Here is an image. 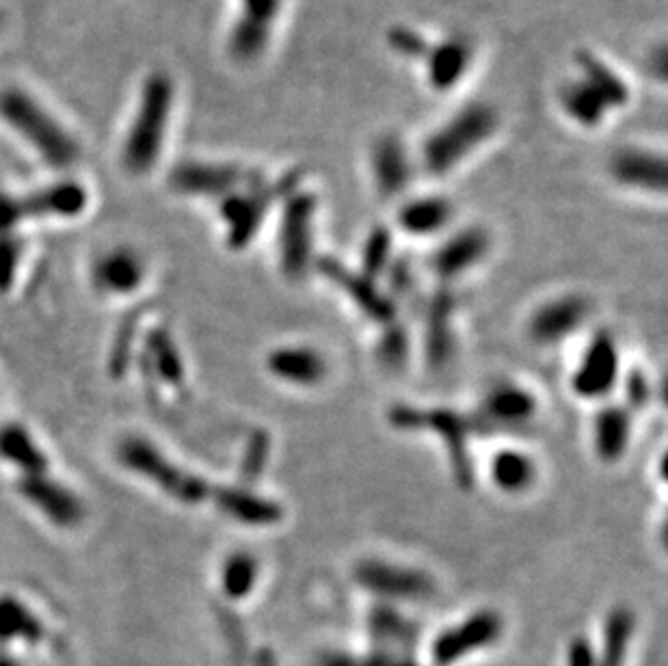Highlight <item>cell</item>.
<instances>
[{
    "label": "cell",
    "instance_id": "cell-1",
    "mask_svg": "<svg viewBox=\"0 0 668 666\" xmlns=\"http://www.w3.org/2000/svg\"><path fill=\"white\" fill-rule=\"evenodd\" d=\"M502 111L487 98L465 100L413 143L420 176L444 180L463 169L498 139Z\"/></svg>",
    "mask_w": 668,
    "mask_h": 666
},
{
    "label": "cell",
    "instance_id": "cell-2",
    "mask_svg": "<svg viewBox=\"0 0 668 666\" xmlns=\"http://www.w3.org/2000/svg\"><path fill=\"white\" fill-rule=\"evenodd\" d=\"M320 212V195L305 184V171L279 199L277 215V264L290 282L301 279L316 264V221Z\"/></svg>",
    "mask_w": 668,
    "mask_h": 666
},
{
    "label": "cell",
    "instance_id": "cell-3",
    "mask_svg": "<svg viewBox=\"0 0 668 666\" xmlns=\"http://www.w3.org/2000/svg\"><path fill=\"white\" fill-rule=\"evenodd\" d=\"M301 173V169H288L282 176H273L260 167L249 182L219 199L217 206L227 245L234 251H243L256 241L266 219L275 215L279 199L299 180Z\"/></svg>",
    "mask_w": 668,
    "mask_h": 666
},
{
    "label": "cell",
    "instance_id": "cell-4",
    "mask_svg": "<svg viewBox=\"0 0 668 666\" xmlns=\"http://www.w3.org/2000/svg\"><path fill=\"white\" fill-rule=\"evenodd\" d=\"M236 16L225 33V55L238 68H256L271 55L288 0H236Z\"/></svg>",
    "mask_w": 668,
    "mask_h": 666
},
{
    "label": "cell",
    "instance_id": "cell-5",
    "mask_svg": "<svg viewBox=\"0 0 668 666\" xmlns=\"http://www.w3.org/2000/svg\"><path fill=\"white\" fill-rule=\"evenodd\" d=\"M387 420L398 431H429L442 437L446 444L450 468L457 476L459 485H472V459L467 439L476 433L472 416H463L457 409L450 407H413V405H396L387 414Z\"/></svg>",
    "mask_w": 668,
    "mask_h": 666
},
{
    "label": "cell",
    "instance_id": "cell-6",
    "mask_svg": "<svg viewBox=\"0 0 668 666\" xmlns=\"http://www.w3.org/2000/svg\"><path fill=\"white\" fill-rule=\"evenodd\" d=\"M366 173L374 193L383 202H400L413 193L420 178L416 150L403 132L385 128L374 132L366 145Z\"/></svg>",
    "mask_w": 668,
    "mask_h": 666
},
{
    "label": "cell",
    "instance_id": "cell-7",
    "mask_svg": "<svg viewBox=\"0 0 668 666\" xmlns=\"http://www.w3.org/2000/svg\"><path fill=\"white\" fill-rule=\"evenodd\" d=\"M173 100H176V89H173L171 78L165 74L152 76L145 85L139 115L126 141L124 161L128 169L143 173L158 161L167 137Z\"/></svg>",
    "mask_w": 668,
    "mask_h": 666
},
{
    "label": "cell",
    "instance_id": "cell-8",
    "mask_svg": "<svg viewBox=\"0 0 668 666\" xmlns=\"http://www.w3.org/2000/svg\"><path fill=\"white\" fill-rule=\"evenodd\" d=\"M0 115L9 126L16 128L50 165L68 167L78 156L76 143L68 137L55 119L24 91L7 89L0 96Z\"/></svg>",
    "mask_w": 668,
    "mask_h": 666
},
{
    "label": "cell",
    "instance_id": "cell-9",
    "mask_svg": "<svg viewBox=\"0 0 668 666\" xmlns=\"http://www.w3.org/2000/svg\"><path fill=\"white\" fill-rule=\"evenodd\" d=\"M478 65V42L467 31H448L433 37L429 52L420 63L424 87L435 96L457 93Z\"/></svg>",
    "mask_w": 668,
    "mask_h": 666
},
{
    "label": "cell",
    "instance_id": "cell-10",
    "mask_svg": "<svg viewBox=\"0 0 668 666\" xmlns=\"http://www.w3.org/2000/svg\"><path fill=\"white\" fill-rule=\"evenodd\" d=\"M606 176L623 191L662 199L668 189L666 152L653 143H621L606 158Z\"/></svg>",
    "mask_w": 668,
    "mask_h": 666
},
{
    "label": "cell",
    "instance_id": "cell-11",
    "mask_svg": "<svg viewBox=\"0 0 668 666\" xmlns=\"http://www.w3.org/2000/svg\"><path fill=\"white\" fill-rule=\"evenodd\" d=\"M353 580L387 602H424L435 593V582L426 571L379 556L362 558L353 569Z\"/></svg>",
    "mask_w": 668,
    "mask_h": 666
},
{
    "label": "cell",
    "instance_id": "cell-12",
    "mask_svg": "<svg viewBox=\"0 0 668 666\" xmlns=\"http://www.w3.org/2000/svg\"><path fill=\"white\" fill-rule=\"evenodd\" d=\"M119 457H122L128 468L148 476L160 489H165V494L173 496L180 502L197 504L215 494L202 478L180 470L178 465H173L169 459H165L152 444L143 442L141 437H130L126 444H122V448H119Z\"/></svg>",
    "mask_w": 668,
    "mask_h": 666
},
{
    "label": "cell",
    "instance_id": "cell-13",
    "mask_svg": "<svg viewBox=\"0 0 668 666\" xmlns=\"http://www.w3.org/2000/svg\"><path fill=\"white\" fill-rule=\"evenodd\" d=\"M621 351L610 331L601 329L586 344L571 375V390L582 401H604L621 383Z\"/></svg>",
    "mask_w": 668,
    "mask_h": 666
},
{
    "label": "cell",
    "instance_id": "cell-14",
    "mask_svg": "<svg viewBox=\"0 0 668 666\" xmlns=\"http://www.w3.org/2000/svg\"><path fill=\"white\" fill-rule=\"evenodd\" d=\"M493 247L491 232L480 223H467L463 228H452L433 249L429 258L431 273L444 284L470 275L487 260Z\"/></svg>",
    "mask_w": 668,
    "mask_h": 666
},
{
    "label": "cell",
    "instance_id": "cell-15",
    "mask_svg": "<svg viewBox=\"0 0 668 666\" xmlns=\"http://www.w3.org/2000/svg\"><path fill=\"white\" fill-rule=\"evenodd\" d=\"M539 411V401L519 383H498L483 396L472 416L476 433H513L528 426Z\"/></svg>",
    "mask_w": 668,
    "mask_h": 666
},
{
    "label": "cell",
    "instance_id": "cell-16",
    "mask_svg": "<svg viewBox=\"0 0 668 666\" xmlns=\"http://www.w3.org/2000/svg\"><path fill=\"white\" fill-rule=\"evenodd\" d=\"M260 167L240 161H184L171 176L173 189L219 202L253 178Z\"/></svg>",
    "mask_w": 668,
    "mask_h": 666
},
{
    "label": "cell",
    "instance_id": "cell-17",
    "mask_svg": "<svg viewBox=\"0 0 668 666\" xmlns=\"http://www.w3.org/2000/svg\"><path fill=\"white\" fill-rule=\"evenodd\" d=\"M314 269L325 275L329 282L344 292L355 308L362 312L368 321L379 325H390L396 321V303L377 286L374 279L366 277L362 271H353L344 262L318 256Z\"/></svg>",
    "mask_w": 668,
    "mask_h": 666
},
{
    "label": "cell",
    "instance_id": "cell-18",
    "mask_svg": "<svg viewBox=\"0 0 668 666\" xmlns=\"http://www.w3.org/2000/svg\"><path fill=\"white\" fill-rule=\"evenodd\" d=\"M457 219V204L444 193H409L396 202L394 228L416 241L442 238Z\"/></svg>",
    "mask_w": 668,
    "mask_h": 666
},
{
    "label": "cell",
    "instance_id": "cell-19",
    "mask_svg": "<svg viewBox=\"0 0 668 666\" xmlns=\"http://www.w3.org/2000/svg\"><path fill=\"white\" fill-rule=\"evenodd\" d=\"M591 301L582 295H560L541 303L528 318V338L537 346H556L586 325Z\"/></svg>",
    "mask_w": 668,
    "mask_h": 666
},
{
    "label": "cell",
    "instance_id": "cell-20",
    "mask_svg": "<svg viewBox=\"0 0 668 666\" xmlns=\"http://www.w3.org/2000/svg\"><path fill=\"white\" fill-rule=\"evenodd\" d=\"M554 104L565 122L582 132H597L614 117L604 96L576 72L565 76L554 89Z\"/></svg>",
    "mask_w": 668,
    "mask_h": 666
},
{
    "label": "cell",
    "instance_id": "cell-21",
    "mask_svg": "<svg viewBox=\"0 0 668 666\" xmlns=\"http://www.w3.org/2000/svg\"><path fill=\"white\" fill-rule=\"evenodd\" d=\"M266 372L290 388H318L329 377V359L310 344H282L266 355Z\"/></svg>",
    "mask_w": 668,
    "mask_h": 666
},
{
    "label": "cell",
    "instance_id": "cell-22",
    "mask_svg": "<svg viewBox=\"0 0 668 666\" xmlns=\"http://www.w3.org/2000/svg\"><path fill=\"white\" fill-rule=\"evenodd\" d=\"M573 72L580 74L584 81H589L604 100L610 104L614 115L627 111L634 102V87L617 65L601 55L591 46H578L571 55Z\"/></svg>",
    "mask_w": 668,
    "mask_h": 666
},
{
    "label": "cell",
    "instance_id": "cell-23",
    "mask_svg": "<svg viewBox=\"0 0 668 666\" xmlns=\"http://www.w3.org/2000/svg\"><path fill=\"white\" fill-rule=\"evenodd\" d=\"M502 634V621L491 610H480L476 615L467 617L463 623L454 625L437 636L433 645V656L439 664H450L476 649H483L498 641Z\"/></svg>",
    "mask_w": 668,
    "mask_h": 666
},
{
    "label": "cell",
    "instance_id": "cell-24",
    "mask_svg": "<svg viewBox=\"0 0 668 666\" xmlns=\"http://www.w3.org/2000/svg\"><path fill=\"white\" fill-rule=\"evenodd\" d=\"M634 433V416L623 403L619 405H604L601 407L591 426V442L595 457L601 463L614 465L619 463L632 444Z\"/></svg>",
    "mask_w": 668,
    "mask_h": 666
},
{
    "label": "cell",
    "instance_id": "cell-25",
    "mask_svg": "<svg viewBox=\"0 0 668 666\" xmlns=\"http://www.w3.org/2000/svg\"><path fill=\"white\" fill-rule=\"evenodd\" d=\"M212 496L227 517L249 528H269L284 519L282 504L249 491L247 487H221L215 489Z\"/></svg>",
    "mask_w": 668,
    "mask_h": 666
},
{
    "label": "cell",
    "instance_id": "cell-26",
    "mask_svg": "<svg viewBox=\"0 0 668 666\" xmlns=\"http://www.w3.org/2000/svg\"><path fill=\"white\" fill-rule=\"evenodd\" d=\"M487 474L491 485L502 494L521 496L537 485L539 465L530 452L515 446H504L491 455Z\"/></svg>",
    "mask_w": 668,
    "mask_h": 666
},
{
    "label": "cell",
    "instance_id": "cell-27",
    "mask_svg": "<svg viewBox=\"0 0 668 666\" xmlns=\"http://www.w3.org/2000/svg\"><path fill=\"white\" fill-rule=\"evenodd\" d=\"M22 491L26 498L59 524H74L80 517L78 502L72 494H68V489L44 481V478H39V474L31 476L29 481L22 485Z\"/></svg>",
    "mask_w": 668,
    "mask_h": 666
},
{
    "label": "cell",
    "instance_id": "cell-28",
    "mask_svg": "<svg viewBox=\"0 0 668 666\" xmlns=\"http://www.w3.org/2000/svg\"><path fill=\"white\" fill-rule=\"evenodd\" d=\"M143 279V266L135 253L119 249L104 256L96 266V282L109 292H130Z\"/></svg>",
    "mask_w": 668,
    "mask_h": 666
},
{
    "label": "cell",
    "instance_id": "cell-29",
    "mask_svg": "<svg viewBox=\"0 0 668 666\" xmlns=\"http://www.w3.org/2000/svg\"><path fill=\"white\" fill-rule=\"evenodd\" d=\"M431 42L433 35L426 33L422 26L411 22H392L383 33V44L387 52L398 61L413 65V68H420Z\"/></svg>",
    "mask_w": 668,
    "mask_h": 666
},
{
    "label": "cell",
    "instance_id": "cell-30",
    "mask_svg": "<svg viewBox=\"0 0 668 666\" xmlns=\"http://www.w3.org/2000/svg\"><path fill=\"white\" fill-rule=\"evenodd\" d=\"M260 580V563L251 552L238 550L225 558L221 567V589L225 597L240 602L256 591Z\"/></svg>",
    "mask_w": 668,
    "mask_h": 666
},
{
    "label": "cell",
    "instance_id": "cell-31",
    "mask_svg": "<svg viewBox=\"0 0 668 666\" xmlns=\"http://www.w3.org/2000/svg\"><path fill=\"white\" fill-rule=\"evenodd\" d=\"M0 455L29 472L31 476H37L46 470L44 455L37 450L31 437L26 435L20 426H7V429L0 431Z\"/></svg>",
    "mask_w": 668,
    "mask_h": 666
},
{
    "label": "cell",
    "instance_id": "cell-32",
    "mask_svg": "<svg viewBox=\"0 0 668 666\" xmlns=\"http://www.w3.org/2000/svg\"><path fill=\"white\" fill-rule=\"evenodd\" d=\"M394 262V230L387 228V225H377L372 228L364 241L362 249V271L366 277L374 279L377 282L379 277H383Z\"/></svg>",
    "mask_w": 668,
    "mask_h": 666
},
{
    "label": "cell",
    "instance_id": "cell-33",
    "mask_svg": "<svg viewBox=\"0 0 668 666\" xmlns=\"http://www.w3.org/2000/svg\"><path fill=\"white\" fill-rule=\"evenodd\" d=\"M39 641L42 625L16 599H0V643L9 641Z\"/></svg>",
    "mask_w": 668,
    "mask_h": 666
},
{
    "label": "cell",
    "instance_id": "cell-34",
    "mask_svg": "<svg viewBox=\"0 0 668 666\" xmlns=\"http://www.w3.org/2000/svg\"><path fill=\"white\" fill-rule=\"evenodd\" d=\"M450 316H452V299L448 295H439L431 303L429 312V357L433 364L446 362V357L452 351V331H450Z\"/></svg>",
    "mask_w": 668,
    "mask_h": 666
},
{
    "label": "cell",
    "instance_id": "cell-35",
    "mask_svg": "<svg viewBox=\"0 0 668 666\" xmlns=\"http://www.w3.org/2000/svg\"><path fill=\"white\" fill-rule=\"evenodd\" d=\"M31 204L37 212H55V215L65 217V215H74V212L83 208L85 193L80 191L78 186L65 184V186H57V189L44 191L42 195H37Z\"/></svg>",
    "mask_w": 668,
    "mask_h": 666
},
{
    "label": "cell",
    "instance_id": "cell-36",
    "mask_svg": "<svg viewBox=\"0 0 668 666\" xmlns=\"http://www.w3.org/2000/svg\"><path fill=\"white\" fill-rule=\"evenodd\" d=\"M152 353L156 359V368L160 375H163L169 383H180L182 381V362H180V355L178 351L173 349L171 340L165 336V333H154L152 338Z\"/></svg>",
    "mask_w": 668,
    "mask_h": 666
},
{
    "label": "cell",
    "instance_id": "cell-37",
    "mask_svg": "<svg viewBox=\"0 0 668 666\" xmlns=\"http://www.w3.org/2000/svg\"><path fill=\"white\" fill-rule=\"evenodd\" d=\"M269 455H271V439L266 433H256L251 437V444L245 452V459H243V481L247 485H251L253 481H258L260 474L264 472L266 463H269Z\"/></svg>",
    "mask_w": 668,
    "mask_h": 666
},
{
    "label": "cell",
    "instance_id": "cell-38",
    "mask_svg": "<svg viewBox=\"0 0 668 666\" xmlns=\"http://www.w3.org/2000/svg\"><path fill=\"white\" fill-rule=\"evenodd\" d=\"M387 331L381 344H379V359L385 364V366H390V368H398L400 364H405V359L409 355V340H407V333L400 329L394 323L390 325H385Z\"/></svg>",
    "mask_w": 668,
    "mask_h": 666
},
{
    "label": "cell",
    "instance_id": "cell-39",
    "mask_svg": "<svg viewBox=\"0 0 668 666\" xmlns=\"http://www.w3.org/2000/svg\"><path fill=\"white\" fill-rule=\"evenodd\" d=\"M623 385V392H625V407L632 411H640V409H645L651 401V383L649 379L643 375V372L640 370H630L627 372V377L621 379Z\"/></svg>",
    "mask_w": 668,
    "mask_h": 666
},
{
    "label": "cell",
    "instance_id": "cell-40",
    "mask_svg": "<svg viewBox=\"0 0 668 666\" xmlns=\"http://www.w3.org/2000/svg\"><path fill=\"white\" fill-rule=\"evenodd\" d=\"M647 65V72L656 78L660 85H666V78H668V52H666V44L660 42L651 48V52L645 59Z\"/></svg>",
    "mask_w": 668,
    "mask_h": 666
},
{
    "label": "cell",
    "instance_id": "cell-41",
    "mask_svg": "<svg viewBox=\"0 0 668 666\" xmlns=\"http://www.w3.org/2000/svg\"><path fill=\"white\" fill-rule=\"evenodd\" d=\"M18 245H13L11 241L0 243V290H5L13 277V269H16L18 262Z\"/></svg>",
    "mask_w": 668,
    "mask_h": 666
},
{
    "label": "cell",
    "instance_id": "cell-42",
    "mask_svg": "<svg viewBox=\"0 0 668 666\" xmlns=\"http://www.w3.org/2000/svg\"><path fill=\"white\" fill-rule=\"evenodd\" d=\"M569 666H597V654L589 638H576L569 649Z\"/></svg>",
    "mask_w": 668,
    "mask_h": 666
},
{
    "label": "cell",
    "instance_id": "cell-43",
    "mask_svg": "<svg viewBox=\"0 0 668 666\" xmlns=\"http://www.w3.org/2000/svg\"><path fill=\"white\" fill-rule=\"evenodd\" d=\"M0 666H20V662L11 656H0Z\"/></svg>",
    "mask_w": 668,
    "mask_h": 666
}]
</instances>
